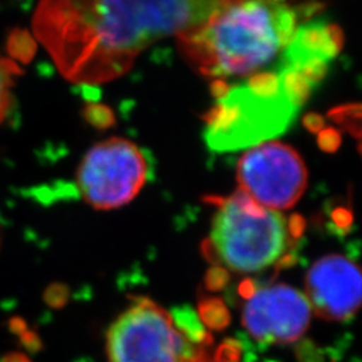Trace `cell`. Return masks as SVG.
<instances>
[{"label":"cell","instance_id":"cell-15","mask_svg":"<svg viewBox=\"0 0 362 362\" xmlns=\"http://www.w3.org/2000/svg\"><path fill=\"white\" fill-rule=\"evenodd\" d=\"M83 118L95 129L105 130L116 124L113 110L101 104H89L83 109Z\"/></svg>","mask_w":362,"mask_h":362},{"label":"cell","instance_id":"cell-5","mask_svg":"<svg viewBox=\"0 0 362 362\" xmlns=\"http://www.w3.org/2000/svg\"><path fill=\"white\" fill-rule=\"evenodd\" d=\"M299 109L284 94L262 97L246 83L231 86L226 97L203 116V139L215 153H228L257 146L288 129Z\"/></svg>","mask_w":362,"mask_h":362},{"label":"cell","instance_id":"cell-12","mask_svg":"<svg viewBox=\"0 0 362 362\" xmlns=\"http://www.w3.org/2000/svg\"><path fill=\"white\" fill-rule=\"evenodd\" d=\"M22 74L19 65L11 58H4L0 54V124L6 119L11 106V89L13 79Z\"/></svg>","mask_w":362,"mask_h":362},{"label":"cell","instance_id":"cell-7","mask_svg":"<svg viewBox=\"0 0 362 362\" xmlns=\"http://www.w3.org/2000/svg\"><path fill=\"white\" fill-rule=\"evenodd\" d=\"M239 189L262 207L285 211L297 204L308 188V169L297 151L278 141L259 144L240 157Z\"/></svg>","mask_w":362,"mask_h":362},{"label":"cell","instance_id":"cell-8","mask_svg":"<svg viewBox=\"0 0 362 362\" xmlns=\"http://www.w3.org/2000/svg\"><path fill=\"white\" fill-rule=\"evenodd\" d=\"M311 311L302 291L285 284L266 286L247 298L242 322L247 333L264 344H293L308 332Z\"/></svg>","mask_w":362,"mask_h":362},{"label":"cell","instance_id":"cell-4","mask_svg":"<svg viewBox=\"0 0 362 362\" xmlns=\"http://www.w3.org/2000/svg\"><path fill=\"white\" fill-rule=\"evenodd\" d=\"M107 362H199L206 354L169 311L137 298L106 333Z\"/></svg>","mask_w":362,"mask_h":362},{"label":"cell","instance_id":"cell-13","mask_svg":"<svg viewBox=\"0 0 362 362\" xmlns=\"http://www.w3.org/2000/svg\"><path fill=\"white\" fill-rule=\"evenodd\" d=\"M329 118L356 139H361V105L348 104L333 107L329 112Z\"/></svg>","mask_w":362,"mask_h":362},{"label":"cell","instance_id":"cell-19","mask_svg":"<svg viewBox=\"0 0 362 362\" xmlns=\"http://www.w3.org/2000/svg\"><path fill=\"white\" fill-rule=\"evenodd\" d=\"M303 127L311 133H320L325 129V118L317 113H308L302 119Z\"/></svg>","mask_w":362,"mask_h":362},{"label":"cell","instance_id":"cell-9","mask_svg":"<svg viewBox=\"0 0 362 362\" xmlns=\"http://www.w3.org/2000/svg\"><path fill=\"white\" fill-rule=\"evenodd\" d=\"M361 272L357 263L330 254L311 264L305 278V297L313 314L327 321L350 320L361 306Z\"/></svg>","mask_w":362,"mask_h":362},{"label":"cell","instance_id":"cell-3","mask_svg":"<svg viewBox=\"0 0 362 362\" xmlns=\"http://www.w3.org/2000/svg\"><path fill=\"white\" fill-rule=\"evenodd\" d=\"M212 202L216 211L207 250L212 260L236 274L264 272L285 260L303 228L300 218L262 207L240 189Z\"/></svg>","mask_w":362,"mask_h":362},{"label":"cell","instance_id":"cell-21","mask_svg":"<svg viewBox=\"0 0 362 362\" xmlns=\"http://www.w3.org/2000/svg\"><path fill=\"white\" fill-rule=\"evenodd\" d=\"M0 242H1V235H0Z\"/></svg>","mask_w":362,"mask_h":362},{"label":"cell","instance_id":"cell-14","mask_svg":"<svg viewBox=\"0 0 362 362\" xmlns=\"http://www.w3.org/2000/svg\"><path fill=\"white\" fill-rule=\"evenodd\" d=\"M8 54L21 62H30L37 52V43L26 30H13L7 42Z\"/></svg>","mask_w":362,"mask_h":362},{"label":"cell","instance_id":"cell-10","mask_svg":"<svg viewBox=\"0 0 362 362\" xmlns=\"http://www.w3.org/2000/svg\"><path fill=\"white\" fill-rule=\"evenodd\" d=\"M344 34L339 27L326 21H314L294 33L284 50L281 65L297 66L311 57L330 62L341 52Z\"/></svg>","mask_w":362,"mask_h":362},{"label":"cell","instance_id":"cell-2","mask_svg":"<svg viewBox=\"0 0 362 362\" xmlns=\"http://www.w3.org/2000/svg\"><path fill=\"white\" fill-rule=\"evenodd\" d=\"M297 21L281 0H227L204 25L179 37L180 50L206 77L248 76L285 50Z\"/></svg>","mask_w":362,"mask_h":362},{"label":"cell","instance_id":"cell-17","mask_svg":"<svg viewBox=\"0 0 362 362\" xmlns=\"http://www.w3.org/2000/svg\"><path fill=\"white\" fill-rule=\"evenodd\" d=\"M342 143L339 130L334 128H325L318 133V146L326 153H334Z\"/></svg>","mask_w":362,"mask_h":362},{"label":"cell","instance_id":"cell-11","mask_svg":"<svg viewBox=\"0 0 362 362\" xmlns=\"http://www.w3.org/2000/svg\"><path fill=\"white\" fill-rule=\"evenodd\" d=\"M279 77L281 91L286 100L299 109L310 97L313 86L297 69L291 66L281 65L276 70Z\"/></svg>","mask_w":362,"mask_h":362},{"label":"cell","instance_id":"cell-6","mask_svg":"<svg viewBox=\"0 0 362 362\" xmlns=\"http://www.w3.org/2000/svg\"><path fill=\"white\" fill-rule=\"evenodd\" d=\"M151 173L152 164L143 149L113 137L94 145L83 157L77 172L78 189L90 207L116 209L141 192Z\"/></svg>","mask_w":362,"mask_h":362},{"label":"cell","instance_id":"cell-16","mask_svg":"<svg viewBox=\"0 0 362 362\" xmlns=\"http://www.w3.org/2000/svg\"><path fill=\"white\" fill-rule=\"evenodd\" d=\"M291 67L297 69L298 71L308 79V82L310 83L311 86L315 88L326 77V74L329 71V62L321 59V58L311 57V58L303 59L297 66H291Z\"/></svg>","mask_w":362,"mask_h":362},{"label":"cell","instance_id":"cell-18","mask_svg":"<svg viewBox=\"0 0 362 362\" xmlns=\"http://www.w3.org/2000/svg\"><path fill=\"white\" fill-rule=\"evenodd\" d=\"M199 362H238V354L235 353L233 346H223L214 357L204 356Z\"/></svg>","mask_w":362,"mask_h":362},{"label":"cell","instance_id":"cell-20","mask_svg":"<svg viewBox=\"0 0 362 362\" xmlns=\"http://www.w3.org/2000/svg\"><path fill=\"white\" fill-rule=\"evenodd\" d=\"M230 89H231V86L227 82H224L223 79H215L211 85V93H212V95L216 101H219L223 97H226Z\"/></svg>","mask_w":362,"mask_h":362},{"label":"cell","instance_id":"cell-1","mask_svg":"<svg viewBox=\"0 0 362 362\" xmlns=\"http://www.w3.org/2000/svg\"><path fill=\"white\" fill-rule=\"evenodd\" d=\"M227 0H40L39 42L64 77L97 85L124 76L157 40L204 25Z\"/></svg>","mask_w":362,"mask_h":362}]
</instances>
